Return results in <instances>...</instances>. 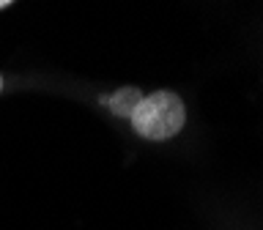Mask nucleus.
<instances>
[{
	"label": "nucleus",
	"mask_w": 263,
	"mask_h": 230,
	"mask_svg": "<svg viewBox=\"0 0 263 230\" xmlns=\"http://www.w3.org/2000/svg\"><path fill=\"white\" fill-rule=\"evenodd\" d=\"M135 135L148 143H167L186 126V104L176 90L159 88L143 93L129 115Z\"/></svg>",
	"instance_id": "f257e3e1"
},
{
	"label": "nucleus",
	"mask_w": 263,
	"mask_h": 230,
	"mask_svg": "<svg viewBox=\"0 0 263 230\" xmlns=\"http://www.w3.org/2000/svg\"><path fill=\"white\" fill-rule=\"evenodd\" d=\"M143 99V90L140 88H121V90H115V93L107 99V104H110V110L118 115V118H129L132 110L137 107V102Z\"/></svg>",
	"instance_id": "f03ea898"
},
{
	"label": "nucleus",
	"mask_w": 263,
	"mask_h": 230,
	"mask_svg": "<svg viewBox=\"0 0 263 230\" xmlns=\"http://www.w3.org/2000/svg\"><path fill=\"white\" fill-rule=\"evenodd\" d=\"M6 8H11V0H0V11H6Z\"/></svg>",
	"instance_id": "7ed1b4c3"
},
{
	"label": "nucleus",
	"mask_w": 263,
	"mask_h": 230,
	"mask_svg": "<svg viewBox=\"0 0 263 230\" xmlns=\"http://www.w3.org/2000/svg\"><path fill=\"white\" fill-rule=\"evenodd\" d=\"M3 90H6V77H3V71H0V96H3Z\"/></svg>",
	"instance_id": "20e7f679"
}]
</instances>
